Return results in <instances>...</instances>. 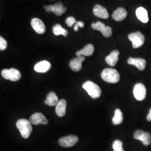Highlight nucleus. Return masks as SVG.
<instances>
[{"mask_svg":"<svg viewBox=\"0 0 151 151\" xmlns=\"http://www.w3.org/2000/svg\"><path fill=\"white\" fill-rule=\"evenodd\" d=\"M85 58L84 56H78L70 60L69 66L70 69L74 72H78L82 68V63L85 60Z\"/></svg>","mask_w":151,"mask_h":151,"instance_id":"nucleus-12","label":"nucleus"},{"mask_svg":"<svg viewBox=\"0 0 151 151\" xmlns=\"http://www.w3.org/2000/svg\"><path fill=\"white\" fill-rule=\"evenodd\" d=\"M101 77L104 81L111 83H117L120 80L118 72L115 69L110 68L104 69L101 72Z\"/></svg>","mask_w":151,"mask_h":151,"instance_id":"nucleus-1","label":"nucleus"},{"mask_svg":"<svg viewBox=\"0 0 151 151\" xmlns=\"http://www.w3.org/2000/svg\"><path fill=\"white\" fill-rule=\"evenodd\" d=\"M50 68V63L47 60H43L35 65L34 66V70L38 73H45L48 72Z\"/></svg>","mask_w":151,"mask_h":151,"instance_id":"nucleus-16","label":"nucleus"},{"mask_svg":"<svg viewBox=\"0 0 151 151\" xmlns=\"http://www.w3.org/2000/svg\"><path fill=\"white\" fill-rule=\"evenodd\" d=\"M65 23L67 25L68 27H72L74 24H75L76 22L75 18L74 17L72 16H70L68 17L67 18V19L65 20Z\"/></svg>","mask_w":151,"mask_h":151,"instance_id":"nucleus-26","label":"nucleus"},{"mask_svg":"<svg viewBox=\"0 0 151 151\" xmlns=\"http://www.w3.org/2000/svg\"><path fill=\"white\" fill-rule=\"evenodd\" d=\"M145 133L144 131L142 130H136L134 133V138L137 139V140H140L141 139V138L142 137V135L143 134V133Z\"/></svg>","mask_w":151,"mask_h":151,"instance_id":"nucleus-28","label":"nucleus"},{"mask_svg":"<svg viewBox=\"0 0 151 151\" xmlns=\"http://www.w3.org/2000/svg\"><path fill=\"white\" fill-rule=\"evenodd\" d=\"M91 27L95 30L100 31L103 34L104 37L109 38L112 35V29L111 27L106 26L104 23L100 22H97L96 23H92Z\"/></svg>","mask_w":151,"mask_h":151,"instance_id":"nucleus-7","label":"nucleus"},{"mask_svg":"<svg viewBox=\"0 0 151 151\" xmlns=\"http://www.w3.org/2000/svg\"><path fill=\"white\" fill-rule=\"evenodd\" d=\"M53 32L55 35L58 36L60 35H63L64 37H67L68 35V30L63 28L60 24H55L54 25L52 29Z\"/></svg>","mask_w":151,"mask_h":151,"instance_id":"nucleus-22","label":"nucleus"},{"mask_svg":"<svg viewBox=\"0 0 151 151\" xmlns=\"http://www.w3.org/2000/svg\"><path fill=\"white\" fill-rule=\"evenodd\" d=\"M136 15L140 22L143 23H147L148 22V12L144 7H140L136 10Z\"/></svg>","mask_w":151,"mask_h":151,"instance_id":"nucleus-21","label":"nucleus"},{"mask_svg":"<svg viewBox=\"0 0 151 151\" xmlns=\"http://www.w3.org/2000/svg\"><path fill=\"white\" fill-rule=\"evenodd\" d=\"M140 141L145 146H149L151 143V134L150 133L146 132L143 133Z\"/></svg>","mask_w":151,"mask_h":151,"instance_id":"nucleus-24","label":"nucleus"},{"mask_svg":"<svg viewBox=\"0 0 151 151\" xmlns=\"http://www.w3.org/2000/svg\"><path fill=\"white\" fill-rule=\"evenodd\" d=\"M16 127L24 138L27 139L30 137L32 132V127L30 121L27 119H20L16 123Z\"/></svg>","mask_w":151,"mask_h":151,"instance_id":"nucleus-2","label":"nucleus"},{"mask_svg":"<svg viewBox=\"0 0 151 151\" xmlns=\"http://www.w3.org/2000/svg\"><path fill=\"white\" fill-rule=\"evenodd\" d=\"M7 47V43L5 39L2 37H0V50H4Z\"/></svg>","mask_w":151,"mask_h":151,"instance_id":"nucleus-27","label":"nucleus"},{"mask_svg":"<svg viewBox=\"0 0 151 151\" xmlns=\"http://www.w3.org/2000/svg\"><path fill=\"white\" fill-rule=\"evenodd\" d=\"M75 24H76L78 27H84V23L82 22H76Z\"/></svg>","mask_w":151,"mask_h":151,"instance_id":"nucleus-29","label":"nucleus"},{"mask_svg":"<svg viewBox=\"0 0 151 151\" xmlns=\"http://www.w3.org/2000/svg\"><path fill=\"white\" fill-rule=\"evenodd\" d=\"M82 87L86 91L90 96L93 99H97L101 96V88L97 85L92 81H86L83 84Z\"/></svg>","mask_w":151,"mask_h":151,"instance_id":"nucleus-3","label":"nucleus"},{"mask_svg":"<svg viewBox=\"0 0 151 151\" xmlns=\"http://www.w3.org/2000/svg\"><path fill=\"white\" fill-rule=\"evenodd\" d=\"M146 87L141 83H138L135 84L133 88V95L136 100L138 101H143L145 99L146 97Z\"/></svg>","mask_w":151,"mask_h":151,"instance_id":"nucleus-8","label":"nucleus"},{"mask_svg":"<svg viewBox=\"0 0 151 151\" xmlns=\"http://www.w3.org/2000/svg\"><path fill=\"white\" fill-rule=\"evenodd\" d=\"M31 25L32 29L39 34H42L45 32V25L40 19L34 18L31 21Z\"/></svg>","mask_w":151,"mask_h":151,"instance_id":"nucleus-10","label":"nucleus"},{"mask_svg":"<svg viewBox=\"0 0 151 151\" xmlns=\"http://www.w3.org/2000/svg\"><path fill=\"white\" fill-rule=\"evenodd\" d=\"M123 120V115L121 110L119 109H116L115 111V115L113 118V123L114 125L120 124Z\"/></svg>","mask_w":151,"mask_h":151,"instance_id":"nucleus-23","label":"nucleus"},{"mask_svg":"<svg viewBox=\"0 0 151 151\" xmlns=\"http://www.w3.org/2000/svg\"><path fill=\"white\" fill-rule=\"evenodd\" d=\"M120 53L117 50H114L108 56L105 57V61L108 65L114 67L115 66L119 60Z\"/></svg>","mask_w":151,"mask_h":151,"instance_id":"nucleus-15","label":"nucleus"},{"mask_svg":"<svg viewBox=\"0 0 151 151\" xmlns=\"http://www.w3.org/2000/svg\"><path fill=\"white\" fill-rule=\"evenodd\" d=\"M78 140V138L76 135H67L60 138L59 144L62 147L68 148L75 146L77 143Z\"/></svg>","mask_w":151,"mask_h":151,"instance_id":"nucleus-9","label":"nucleus"},{"mask_svg":"<svg viewBox=\"0 0 151 151\" xmlns=\"http://www.w3.org/2000/svg\"><path fill=\"white\" fill-rule=\"evenodd\" d=\"M78 29H79V27L76 24H75V26H74V30H75V32H77L78 30Z\"/></svg>","mask_w":151,"mask_h":151,"instance_id":"nucleus-31","label":"nucleus"},{"mask_svg":"<svg viewBox=\"0 0 151 151\" xmlns=\"http://www.w3.org/2000/svg\"><path fill=\"white\" fill-rule=\"evenodd\" d=\"M113 148L114 151H124L123 148V142L120 140H116L114 142Z\"/></svg>","mask_w":151,"mask_h":151,"instance_id":"nucleus-25","label":"nucleus"},{"mask_svg":"<svg viewBox=\"0 0 151 151\" xmlns=\"http://www.w3.org/2000/svg\"><path fill=\"white\" fill-rule=\"evenodd\" d=\"M127 16V11L123 8L119 7L116 10L114 11L112 14V17L114 20L117 22H120L124 20Z\"/></svg>","mask_w":151,"mask_h":151,"instance_id":"nucleus-17","label":"nucleus"},{"mask_svg":"<svg viewBox=\"0 0 151 151\" xmlns=\"http://www.w3.org/2000/svg\"><path fill=\"white\" fill-rule=\"evenodd\" d=\"M1 75L4 78L11 81H18L22 77L20 72L15 68L3 70L1 72Z\"/></svg>","mask_w":151,"mask_h":151,"instance_id":"nucleus-5","label":"nucleus"},{"mask_svg":"<svg viewBox=\"0 0 151 151\" xmlns=\"http://www.w3.org/2000/svg\"><path fill=\"white\" fill-rule=\"evenodd\" d=\"M67 102L64 99H61L59 101L55 108V113L60 117H63L65 116L66 112Z\"/></svg>","mask_w":151,"mask_h":151,"instance_id":"nucleus-18","label":"nucleus"},{"mask_svg":"<svg viewBox=\"0 0 151 151\" xmlns=\"http://www.w3.org/2000/svg\"><path fill=\"white\" fill-rule=\"evenodd\" d=\"M44 8L47 12H53L57 16L63 15L67 10V8L63 6V3L60 1L53 5L44 6Z\"/></svg>","mask_w":151,"mask_h":151,"instance_id":"nucleus-6","label":"nucleus"},{"mask_svg":"<svg viewBox=\"0 0 151 151\" xmlns=\"http://www.w3.org/2000/svg\"><path fill=\"white\" fill-rule=\"evenodd\" d=\"M129 65H134L140 70L145 69L146 65V60L140 58H132L130 57L127 60Z\"/></svg>","mask_w":151,"mask_h":151,"instance_id":"nucleus-14","label":"nucleus"},{"mask_svg":"<svg viewBox=\"0 0 151 151\" xmlns=\"http://www.w3.org/2000/svg\"><path fill=\"white\" fill-rule=\"evenodd\" d=\"M94 46L91 44H88L86 45L84 48L80 50H78L76 52V55L78 56H91L93 53L94 52Z\"/></svg>","mask_w":151,"mask_h":151,"instance_id":"nucleus-19","label":"nucleus"},{"mask_svg":"<svg viewBox=\"0 0 151 151\" xmlns=\"http://www.w3.org/2000/svg\"><path fill=\"white\" fill-rule=\"evenodd\" d=\"M29 121L32 124L35 125L40 124L47 125L48 123V121L45 116L43 114L40 113L34 114L30 116Z\"/></svg>","mask_w":151,"mask_h":151,"instance_id":"nucleus-11","label":"nucleus"},{"mask_svg":"<svg viewBox=\"0 0 151 151\" xmlns=\"http://www.w3.org/2000/svg\"><path fill=\"white\" fill-rule=\"evenodd\" d=\"M59 101L60 100H58V98L57 97V95L54 92H50L47 95L44 103L45 104L50 106H53L57 105Z\"/></svg>","mask_w":151,"mask_h":151,"instance_id":"nucleus-20","label":"nucleus"},{"mask_svg":"<svg viewBox=\"0 0 151 151\" xmlns=\"http://www.w3.org/2000/svg\"><path fill=\"white\" fill-rule=\"evenodd\" d=\"M128 39L132 42L134 48H138L142 46L145 40V36L140 32L130 33L128 35Z\"/></svg>","mask_w":151,"mask_h":151,"instance_id":"nucleus-4","label":"nucleus"},{"mask_svg":"<svg viewBox=\"0 0 151 151\" xmlns=\"http://www.w3.org/2000/svg\"><path fill=\"white\" fill-rule=\"evenodd\" d=\"M93 13L95 16H97L98 17L104 19H107L109 16L106 8L97 4L93 7Z\"/></svg>","mask_w":151,"mask_h":151,"instance_id":"nucleus-13","label":"nucleus"},{"mask_svg":"<svg viewBox=\"0 0 151 151\" xmlns=\"http://www.w3.org/2000/svg\"><path fill=\"white\" fill-rule=\"evenodd\" d=\"M147 120L149 122L151 121V108L149 110V113L148 114L147 116Z\"/></svg>","mask_w":151,"mask_h":151,"instance_id":"nucleus-30","label":"nucleus"}]
</instances>
